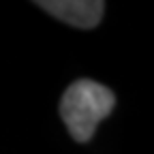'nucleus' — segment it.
Here are the masks:
<instances>
[{
    "label": "nucleus",
    "mask_w": 154,
    "mask_h": 154,
    "mask_svg": "<svg viewBox=\"0 0 154 154\" xmlns=\"http://www.w3.org/2000/svg\"><path fill=\"white\" fill-rule=\"evenodd\" d=\"M116 105L113 92L92 79L73 82L60 101V116L71 133V137L79 143H86L101 120H105Z\"/></svg>",
    "instance_id": "nucleus-1"
},
{
    "label": "nucleus",
    "mask_w": 154,
    "mask_h": 154,
    "mask_svg": "<svg viewBox=\"0 0 154 154\" xmlns=\"http://www.w3.org/2000/svg\"><path fill=\"white\" fill-rule=\"evenodd\" d=\"M36 7L69 26L84 30L99 26L105 11V2L101 0H41L36 2Z\"/></svg>",
    "instance_id": "nucleus-2"
}]
</instances>
